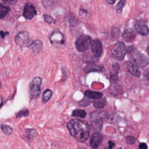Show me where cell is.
<instances>
[{
	"label": "cell",
	"instance_id": "obj_1",
	"mask_svg": "<svg viewBox=\"0 0 149 149\" xmlns=\"http://www.w3.org/2000/svg\"><path fill=\"white\" fill-rule=\"evenodd\" d=\"M66 126L70 134L77 141L83 143L88 139L90 127L86 122L78 119H73L67 123Z\"/></svg>",
	"mask_w": 149,
	"mask_h": 149
},
{
	"label": "cell",
	"instance_id": "obj_2",
	"mask_svg": "<svg viewBox=\"0 0 149 149\" xmlns=\"http://www.w3.org/2000/svg\"><path fill=\"white\" fill-rule=\"evenodd\" d=\"M127 54L136 65L143 68L148 65L149 62L148 58L145 55L140 52L134 47L130 46L128 48Z\"/></svg>",
	"mask_w": 149,
	"mask_h": 149
},
{
	"label": "cell",
	"instance_id": "obj_3",
	"mask_svg": "<svg viewBox=\"0 0 149 149\" xmlns=\"http://www.w3.org/2000/svg\"><path fill=\"white\" fill-rule=\"evenodd\" d=\"M126 48L123 42H117L112 47L111 51V56L117 61L123 60L126 53Z\"/></svg>",
	"mask_w": 149,
	"mask_h": 149
},
{
	"label": "cell",
	"instance_id": "obj_4",
	"mask_svg": "<svg viewBox=\"0 0 149 149\" xmlns=\"http://www.w3.org/2000/svg\"><path fill=\"white\" fill-rule=\"evenodd\" d=\"M42 79L40 77L33 78L29 84V95L31 99L37 98L40 94Z\"/></svg>",
	"mask_w": 149,
	"mask_h": 149
},
{
	"label": "cell",
	"instance_id": "obj_5",
	"mask_svg": "<svg viewBox=\"0 0 149 149\" xmlns=\"http://www.w3.org/2000/svg\"><path fill=\"white\" fill-rule=\"evenodd\" d=\"M91 38L87 35H81L79 36L76 42L75 47L78 51L84 52L87 50L91 45Z\"/></svg>",
	"mask_w": 149,
	"mask_h": 149
},
{
	"label": "cell",
	"instance_id": "obj_6",
	"mask_svg": "<svg viewBox=\"0 0 149 149\" xmlns=\"http://www.w3.org/2000/svg\"><path fill=\"white\" fill-rule=\"evenodd\" d=\"M16 43L20 47L29 46L30 44L29 40V34L25 31L19 32L15 37Z\"/></svg>",
	"mask_w": 149,
	"mask_h": 149
},
{
	"label": "cell",
	"instance_id": "obj_7",
	"mask_svg": "<svg viewBox=\"0 0 149 149\" xmlns=\"http://www.w3.org/2000/svg\"><path fill=\"white\" fill-rule=\"evenodd\" d=\"M49 40L51 43L55 47L62 45L65 43L64 36L59 31H55L53 32L50 36Z\"/></svg>",
	"mask_w": 149,
	"mask_h": 149
},
{
	"label": "cell",
	"instance_id": "obj_8",
	"mask_svg": "<svg viewBox=\"0 0 149 149\" xmlns=\"http://www.w3.org/2000/svg\"><path fill=\"white\" fill-rule=\"evenodd\" d=\"M91 49L94 55L97 58L100 57L102 53V46L101 42L98 40H94L91 41L90 45Z\"/></svg>",
	"mask_w": 149,
	"mask_h": 149
},
{
	"label": "cell",
	"instance_id": "obj_9",
	"mask_svg": "<svg viewBox=\"0 0 149 149\" xmlns=\"http://www.w3.org/2000/svg\"><path fill=\"white\" fill-rule=\"evenodd\" d=\"M136 31L142 36H147L149 33V29L146 23L142 20H138L134 23Z\"/></svg>",
	"mask_w": 149,
	"mask_h": 149
},
{
	"label": "cell",
	"instance_id": "obj_10",
	"mask_svg": "<svg viewBox=\"0 0 149 149\" xmlns=\"http://www.w3.org/2000/svg\"><path fill=\"white\" fill-rule=\"evenodd\" d=\"M126 68L127 72L132 75L137 77H139L140 76V71L134 62H132V61H127L126 63Z\"/></svg>",
	"mask_w": 149,
	"mask_h": 149
},
{
	"label": "cell",
	"instance_id": "obj_11",
	"mask_svg": "<svg viewBox=\"0 0 149 149\" xmlns=\"http://www.w3.org/2000/svg\"><path fill=\"white\" fill-rule=\"evenodd\" d=\"M23 14L26 19H31L36 15V10L33 5L27 4L24 6Z\"/></svg>",
	"mask_w": 149,
	"mask_h": 149
},
{
	"label": "cell",
	"instance_id": "obj_12",
	"mask_svg": "<svg viewBox=\"0 0 149 149\" xmlns=\"http://www.w3.org/2000/svg\"><path fill=\"white\" fill-rule=\"evenodd\" d=\"M102 140V137L101 134L98 132L93 133L91 134L90 139V145L93 148H97L101 143Z\"/></svg>",
	"mask_w": 149,
	"mask_h": 149
},
{
	"label": "cell",
	"instance_id": "obj_13",
	"mask_svg": "<svg viewBox=\"0 0 149 149\" xmlns=\"http://www.w3.org/2000/svg\"><path fill=\"white\" fill-rule=\"evenodd\" d=\"M29 48L31 52L34 54L39 53L42 49V43L40 40H36L29 45Z\"/></svg>",
	"mask_w": 149,
	"mask_h": 149
},
{
	"label": "cell",
	"instance_id": "obj_14",
	"mask_svg": "<svg viewBox=\"0 0 149 149\" xmlns=\"http://www.w3.org/2000/svg\"><path fill=\"white\" fill-rule=\"evenodd\" d=\"M136 37V34L132 29H125L122 33L123 38L127 42L133 41Z\"/></svg>",
	"mask_w": 149,
	"mask_h": 149
},
{
	"label": "cell",
	"instance_id": "obj_15",
	"mask_svg": "<svg viewBox=\"0 0 149 149\" xmlns=\"http://www.w3.org/2000/svg\"><path fill=\"white\" fill-rule=\"evenodd\" d=\"M84 95L86 97H88V98L94 99V100L101 98L102 97V93L98 92V91H93L90 90H86L84 92Z\"/></svg>",
	"mask_w": 149,
	"mask_h": 149
},
{
	"label": "cell",
	"instance_id": "obj_16",
	"mask_svg": "<svg viewBox=\"0 0 149 149\" xmlns=\"http://www.w3.org/2000/svg\"><path fill=\"white\" fill-rule=\"evenodd\" d=\"M119 69V66L118 63H114L112 65V70L110 74V78L112 81L118 80V73Z\"/></svg>",
	"mask_w": 149,
	"mask_h": 149
},
{
	"label": "cell",
	"instance_id": "obj_17",
	"mask_svg": "<svg viewBox=\"0 0 149 149\" xmlns=\"http://www.w3.org/2000/svg\"><path fill=\"white\" fill-rule=\"evenodd\" d=\"M60 0H42V5L46 9H49L55 6Z\"/></svg>",
	"mask_w": 149,
	"mask_h": 149
},
{
	"label": "cell",
	"instance_id": "obj_18",
	"mask_svg": "<svg viewBox=\"0 0 149 149\" xmlns=\"http://www.w3.org/2000/svg\"><path fill=\"white\" fill-rule=\"evenodd\" d=\"M107 104V100L105 98H101L96 100L93 102V105L96 108H103Z\"/></svg>",
	"mask_w": 149,
	"mask_h": 149
},
{
	"label": "cell",
	"instance_id": "obj_19",
	"mask_svg": "<svg viewBox=\"0 0 149 149\" xmlns=\"http://www.w3.org/2000/svg\"><path fill=\"white\" fill-rule=\"evenodd\" d=\"M86 112L84 109H77L74 110L72 113V116L74 117L83 118L86 116Z\"/></svg>",
	"mask_w": 149,
	"mask_h": 149
},
{
	"label": "cell",
	"instance_id": "obj_20",
	"mask_svg": "<svg viewBox=\"0 0 149 149\" xmlns=\"http://www.w3.org/2000/svg\"><path fill=\"white\" fill-rule=\"evenodd\" d=\"M26 136L27 139L31 140L33 139L34 137H36L38 134V133L36 130L33 129H29L26 130Z\"/></svg>",
	"mask_w": 149,
	"mask_h": 149
},
{
	"label": "cell",
	"instance_id": "obj_21",
	"mask_svg": "<svg viewBox=\"0 0 149 149\" xmlns=\"http://www.w3.org/2000/svg\"><path fill=\"white\" fill-rule=\"evenodd\" d=\"M1 129L2 132L6 135L9 136L13 133V129L7 125L2 124L1 125Z\"/></svg>",
	"mask_w": 149,
	"mask_h": 149
},
{
	"label": "cell",
	"instance_id": "obj_22",
	"mask_svg": "<svg viewBox=\"0 0 149 149\" xmlns=\"http://www.w3.org/2000/svg\"><path fill=\"white\" fill-rule=\"evenodd\" d=\"M52 95V92L51 90H49V89L45 90L42 95L43 102H46L48 101L51 99Z\"/></svg>",
	"mask_w": 149,
	"mask_h": 149
},
{
	"label": "cell",
	"instance_id": "obj_23",
	"mask_svg": "<svg viewBox=\"0 0 149 149\" xmlns=\"http://www.w3.org/2000/svg\"><path fill=\"white\" fill-rule=\"evenodd\" d=\"M102 69L103 67L95 65H90L86 67V72H87L91 71H102Z\"/></svg>",
	"mask_w": 149,
	"mask_h": 149
},
{
	"label": "cell",
	"instance_id": "obj_24",
	"mask_svg": "<svg viewBox=\"0 0 149 149\" xmlns=\"http://www.w3.org/2000/svg\"><path fill=\"white\" fill-rule=\"evenodd\" d=\"M10 10V8L6 6L0 4V19L3 17Z\"/></svg>",
	"mask_w": 149,
	"mask_h": 149
},
{
	"label": "cell",
	"instance_id": "obj_25",
	"mask_svg": "<svg viewBox=\"0 0 149 149\" xmlns=\"http://www.w3.org/2000/svg\"><path fill=\"white\" fill-rule=\"evenodd\" d=\"M126 3L125 0H120L118 3L117 4L116 8V12L118 14H120L122 12V9L124 7Z\"/></svg>",
	"mask_w": 149,
	"mask_h": 149
},
{
	"label": "cell",
	"instance_id": "obj_26",
	"mask_svg": "<svg viewBox=\"0 0 149 149\" xmlns=\"http://www.w3.org/2000/svg\"><path fill=\"white\" fill-rule=\"evenodd\" d=\"M29 114V111L27 109H24L19 111L16 113V118H20V117H26Z\"/></svg>",
	"mask_w": 149,
	"mask_h": 149
},
{
	"label": "cell",
	"instance_id": "obj_27",
	"mask_svg": "<svg viewBox=\"0 0 149 149\" xmlns=\"http://www.w3.org/2000/svg\"><path fill=\"white\" fill-rule=\"evenodd\" d=\"M44 19L45 22L47 23L51 24H54L55 23V20L49 15H44Z\"/></svg>",
	"mask_w": 149,
	"mask_h": 149
},
{
	"label": "cell",
	"instance_id": "obj_28",
	"mask_svg": "<svg viewBox=\"0 0 149 149\" xmlns=\"http://www.w3.org/2000/svg\"><path fill=\"white\" fill-rule=\"evenodd\" d=\"M91 101L88 97L84 98L80 102H79V104L81 106H87L90 104Z\"/></svg>",
	"mask_w": 149,
	"mask_h": 149
},
{
	"label": "cell",
	"instance_id": "obj_29",
	"mask_svg": "<svg viewBox=\"0 0 149 149\" xmlns=\"http://www.w3.org/2000/svg\"><path fill=\"white\" fill-rule=\"evenodd\" d=\"M126 142L129 144H133L136 142V138L133 136H127L126 137Z\"/></svg>",
	"mask_w": 149,
	"mask_h": 149
},
{
	"label": "cell",
	"instance_id": "obj_30",
	"mask_svg": "<svg viewBox=\"0 0 149 149\" xmlns=\"http://www.w3.org/2000/svg\"><path fill=\"white\" fill-rule=\"evenodd\" d=\"M119 31L118 29H116V28L113 29L112 30V37H118L119 36Z\"/></svg>",
	"mask_w": 149,
	"mask_h": 149
},
{
	"label": "cell",
	"instance_id": "obj_31",
	"mask_svg": "<svg viewBox=\"0 0 149 149\" xmlns=\"http://www.w3.org/2000/svg\"><path fill=\"white\" fill-rule=\"evenodd\" d=\"M2 2H3L5 3L9 4V5H13L15 4L17 0H1Z\"/></svg>",
	"mask_w": 149,
	"mask_h": 149
},
{
	"label": "cell",
	"instance_id": "obj_32",
	"mask_svg": "<svg viewBox=\"0 0 149 149\" xmlns=\"http://www.w3.org/2000/svg\"><path fill=\"white\" fill-rule=\"evenodd\" d=\"M148 146L145 143H141L139 145V149H147Z\"/></svg>",
	"mask_w": 149,
	"mask_h": 149
},
{
	"label": "cell",
	"instance_id": "obj_33",
	"mask_svg": "<svg viewBox=\"0 0 149 149\" xmlns=\"http://www.w3.org/2000/svg\"><path fill=\"white\" fill-rule=\"evenodd\" d=\"M115 146V143L112 141H108V149H113Z\"/></svg>",
	"mask_w": 149,
	"mask_h": 149
},
{
	"label": "cell",
	"instance_id": "obj_34",
	"mask_svg": "<svg viewBox=\"0 0 149 149\" xmlns=\"http://www.w3.org/2000/svg\"><path fill=\"white\" fill-rule=\"evenodd\" d=\"M144 75L146 77V78L147 79V80L149 81V69H147L144 71Z\"/></svg>",
	"mask_w": 149,
	"mask_h": 149
},
{
	"label": "cell",
	"instance_id": "obj_35",
	"mask_svg": "<svg viewBox=\"0 0 149 149\" xmlns=\"http://www.w3.org/2000/svg\"><path fill=\"white\" fill-rule=\"evenodd\" d=\"M8 34V32H3V31H0V37L3 38L5 37V36H6Z\"/></svg>",
	"mask_w": 149,
	"mask_h": 149
},
{
	"label": "cell",
	"instance_id": "obj_36",
	"mask_svg": "<svg viewBox=\"0 0 149 149\" xmlns=\"http://www.w3.org/2000/svg\"><path fill=\"white\" fill-rule=\"evenodd\" d=\"M116 0H106L107 2L110 5H112L115 2Z\"/></svg>",
	"mask_w": 149,
	"mask_h": 149
},
{
	"label": "cell",
	"instance_id": "obj_37",
	"mask_svg": "<svg viewBox=\"0 0 149 149\" xmlns=\"http://www.w3.org/2000/svg\"><path fill=\"white\" fill-rule=\"evenodd\" d=\"M3 104V99H2V97L0 95V108L2 107Z\"/></svg>",
	"mask_w": 149,
	"mask_h": 149
},
{
	"label": "cell",
	"instance_id": "obj_38",
	"mask_svg": "<svg viewBox=\"0 0 149 149\" xmlns=\"http://www.w3.org/2000/svg\"><path fill=\"white\" fill-rule=\"evenodd\" d=\"M147 53L148 54V55L149 56V45L147 46Z\"/></svg>",
	"mask_w": 149,
	"mask_h": 149
}]
</instances>
